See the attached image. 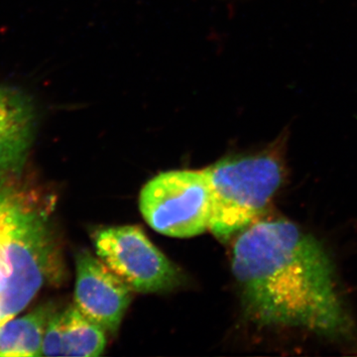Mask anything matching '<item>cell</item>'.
<instances>
[{
    "label": "cell",
    "instance_id": "obj_5",
    "mask_svg": "<svg viewBox=\"0 0 357 357\" xmlns=\"http://www.w3.org/2000/svg\"><path fill=\"white\" fill-rule=\"evenodd\" d=\"M96 255L133 292L164 293L183 283L182 270L134 225H117L96 230Z\"/></svg>",
    "mask_w": 357,
    "mask_h": 357
},
{
    "label": "cell",
    "instance_id": "obj_7",
    "mask_svg": "<svg viewBox=\"0 0 357 357\" xmlns=\"http://www.w3.org/2000/svg\"><path fill=\"white\" fill-rule=\"evenodd\" d=\"M36 123L32 98L15 86L0 84V176L22 172Z\"/></svg>",
    "mask_w": 357,
    "mask_h": 357
},
{
    "label": "cell",
    "instance_id": "obj_6",
    "mask_svg": "<svg viewBox=\"0 0 357 357\" xmlns=\"http://www.w3.org/2000/svg\"><path fill=\"white\" fill-rule=\"evenodd\" d=\"M133 291L89 250L77 253L75 305L107 333H116Z\"/></svg>",
    "mask_w": 357,
    "mask_h": 357
},
{
    "label": "cell",
    "instance_id": "obj_4",
    "mask_svg": "<svg viewBox=\"0 0 357 357\" xmlns=\"http://www.w3.org/2000/svg\"><path fill=\"white\" fill-rule=\"evenodd\" d=\"M141 215L150 227L163 236L188 238L208 230L211 192L202 170L160 173L143 185Z\"/></svg>",
    "mask_w": 357,
    "mask_h": 357
},
{
    "label": "cell",
    "instance_id": "obj_2",
    "mask_svg": "<svg viewBox=\"0 0 357 357\" xmlns=\"http://www.w3.org/2000/svg\"><path fill=\"white\" fill-rule=\"evenodd\" d=\"M21 173L0 176V326L62 277L55 199Z\"/></svg>",
    "mask_w": 357,
    "mask_h": 357
},
{
    "label": "cell",
    "instance_id": "obj_9",
    "mask_svg": "<svg viewBox=\"0 0 357 357\" xmlns=\"http://www.w3.org/2000/svg\"><path fill=\"white\" fill-rule=\"evenodd\" d=\"M55 312L51 303L39 305L0 326V357L41 356L45 331Z\"/></svg>",
    "mask_w": 357,
    "mask_h": 357
},
{
    "label": "cell",
    "instance_id": "obj_3",
    "mask_svg": "<svg viewBox=\"0 0 357 357\" xmlns=\"http://www.w3.org/2000/svg\"><path fill=\"white\" fill-rule=\"evenodd\" d=\"M283 137L258 153L227 157L204 168L211 192L208 230L222 243L259 220L281 187Z\"/></svg>",
    "mask_w": 357,
    "mask_h": 357
},
{
    "label": "cell",
    "instance_id": "obj_8",
    "mask_svg": "<svg viewBox=\"0 0 357 357\" xmlns=\"http://www.w3.org/2000/svg\"><path fill=\"white\" fill-rule=\"evenodd\" d=\"M107 332L70 305L52 314L45 331L41 356H100L107 347Z\"/></svg>",
    "mask_w": 357,
    "mask_h": 357
},
{
    "label": "cell",
    "instance_id": "obj_1",
    "mask_svg": "<svg viewBox=\"0 0 357 357\" xmlns=\"http://www.w3.org/2000/svg\"><path fill=\"white\" fill-rule=\"evenodd\" d=\"M234 238L232 273L248 318L331 338L351 333L333 261L316 237L290 220L259 218Z\"/></svg>",
    "mask_w": 357,
    "mask_h": 357
}]
</instances>
